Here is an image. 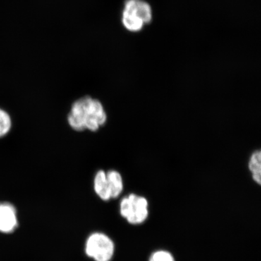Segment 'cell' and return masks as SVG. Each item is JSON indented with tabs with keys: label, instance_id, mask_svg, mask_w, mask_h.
<instances>
[{
	"label": "cell",
	"instance_id": "obj_9",
	"mask_svg": "<svg viewBox=\"0 0 261 261\" xmlns=\"http://www.w3.org/2000/svg\"><path fill=\"white\" fill-rule=\"evenodd\" d=\"M12 121L6 111L0 108V137H4L11 128Z\"/></svg>",
	"mask_w": 261,
	"mask_h": 261
},
{
	"label": "cell",
	"instance_id": "obj_10",
	"mask_svg": "<svg viewBox=\"0 0 261 261\" xmlns=\"http://www.w3.org/2000/svg\"><path fill=\"white\" fill-rule=\"evenodd\" d=\"M149 261H175V259L169 252L158 250L152 254Z\"/></svg>",
	"mask_w": 261,
	"mask_h": 261
},
{
	"label": "cell",
	"instance_id": "obj_2",
	"mask_svg": "<svg viewBox=\"0 0 261 261\" xmlns=\"http://www.w3.org/2000/svg\"><path fill=\"white\" fill-rule=\"evenodd\" d=\"M152 20L150 5L144 0H126L122 12V23L128 32H139Z\"/></svg>",
	"mask_w": 261,
	"mask_h": 261
},
{
	"label": "cell",
	"instance_id": "obj_6",
	"mask_svg": "<svg viewBox=\"0 0 261 261\" xmlns=\"http://www.w3.org/2000/svg\"><path fill=\"white\" fill-rule=\"evenodd\" d=\"M94 191L102 200H111V195L108 185L107 175L104 171H99L94 180Z\"/></svg>",
	"mask_w": 261,
	"mask_h": 261
},
{
	"label": "cell",
	"instance_id": "obj_5",
	"mask_svg": "<svg viewBox=\"0 0 261 261\" xmlns=\"http://www.w3.org/2000/svg\"><path fill=\"white\" fill-rule=\"evenodd\" d=\"M18 226V215L14 205L9 202H0V232H13Z\"/></svg>",
	"mask_w": 261,
	"mask_h": 261
},
{
	"label": "cell",
	"instance_id": "obj_7",
	"mask_svg": "<svg viewBox=\"0 0 261 261\" xmlns=\"http://www.w3.org/2000/svg\"><path fill=\"white\" fill-rule=\"evenodd\" d=\"M111 198H116L121 195L123 190V178L119 172L116 171H110L106 173Z\"/></svg>",
	"mask_w": 261,
	"mask_h": 261
},
{
	"label": "cell",
	"instance_id": "obj_3",
	"mask_svg": "<svg viewBox=\"0 0 261 261\" xmlns=\"http://www.w3.org/2000/svg\"><path fill=\"white\" fill-rule=\"evenodd\" d=\"M120 213L129 224H142L148 217V202L145 197L130 194L121 200Z\"/></svg>",
	"mask_w": 261,
	"mask_h": 261
},
{
	"label": "cell",
	"instance_id": "obj_4",
	"mask_svg": "<svg viewBox=\"0 0 261 261\" xmlns=\"http://www.w3.org/2000/svg\"><path fill=\"white\" fill-rule=\"evenodd\" d=\"M85 252L95 261H111L115 252L114 243L105 233H93L86 242Z\"/></svg>",
	"mask_w": 261,
	"mask_h": 261
},
{
	"label": "cell",
	"instance_id": "obj_1",
	"mask_svg": "<svg viewBox=\"0 0 261 261\" xmlns=\"http://www.w3.org/2000/svg\"><path fill=\"white\" fill-rule=\"evenodd\" d=\"M68 123L75 130L89 129L96 132L107 121L102 103L90 97L75 101L68 117Z\"/></svg>",
	"mask_w": 261,
	"mask_h": 261
},
{
	"label": "cell",
	"instance_id": "obj_8",
	"mask_svg": "<svg viewBox=\"0 0 261 261\" xmlns=\"http://www.w3.org/2000/svg\"><path fill=\"white\" fill-rule=\"evenodd\" d=\"M249 170L252 174V178L257 185L261 184V152L256 150L252 154L249 161Z\"/></svg>",
	"mask_w": 261,
	"mask_h": 261
}]
</instances>
